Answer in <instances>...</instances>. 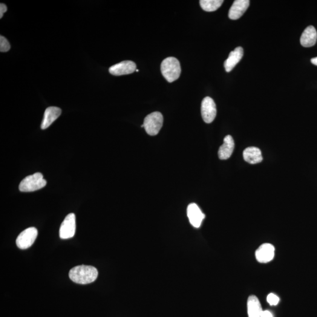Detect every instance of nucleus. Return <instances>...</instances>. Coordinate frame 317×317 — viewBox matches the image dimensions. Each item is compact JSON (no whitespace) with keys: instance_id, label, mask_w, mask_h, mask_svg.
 Returning <instances> with one entry per match:
<instances>
[{"instance_id":"1a4fd4ad","label":"nucleus","mask_w":317,"mask_h":317,"mask_svg":"<svg viewBox=\"0 0 317 317\" xmlns=\"http://www.w3.org/2000/svg\"><path fill=\"white\" fill-rule=\"evenodd\" d=\"M275 249L272 244L264 243L261 245L256 252V258L261 263H267L273 260Z\"/></svg>"},{"instance_id":"f8f14e48","label":"nucleus","mask_w":317,"mask_h":317,"mask_svg":"<svg viewBox=\"0 0 317 317\" xmlns=\"http://www.w3.org/2000/svg\"><path fill=\"white\" fill-rule=\"evenodd\" d=\"M235 149V142L230 135H227L224 139V142L219 148L218 155L221 160L228 159L231 157Z\"/></svg>"},{"instance_id":"412c9836","label":"nucleus","mask_w":317,"mask_h":317,"mask_svg":"<svg viewBox=\"0 0 317 317\" xmlns=\"http://www.w3.org/2000/svg\"><path fill=\"white\" fill-rule=\"evenodd\" d=\"M7 11V7L5 4L1 3L0 4V19H2L4 14Z\"/></svg>"},{"instance_id":"2eb2a0df","label":"nucleus","mask_w":317,"mask_h":317,"mask_svg":"<svg viewBox=\"0 0 317 317\" xmlns=\"http://www.w3.org/2000/svg\"><path fill=\"white\" fill-rule=\"evenodd\" d=\"M317 40V33L315 27L312 25L308 26L302 33L300 42L304 47H313L316 44Z\"/></svg>"},{"instance_id":"7ed1b4c3","label":"nucleus","mask_w":317,"mask_h":317,"mask_svg":"<svg viewBox=\"0 0 317 317\" xmlns=\"http://www.w3.org/2000/svg\"><path fill=\"white\" fill-rule=\"evenodd\" d=\"M47 184L41 173L28 176L20 183L19 189L22 192L36 191L44 187Z\"/></svg>"},{"instance_id":"aec40b11","label":"nucleus","mask_w":317,"mask_h":317,"mask_svg":"<svg viewBox=\"0 0 317 317\" xmlns=\"http://www.w3.org/2000/svg\"><path fill=\"white\" fill-rule=\"evenodd\" d=\"M267 301L270 305H276L278 304L279 298L275 294L270 293L267 296Z\"/></svg>"},{"instance_id":"a211bd4d","label":"nucleus","mask_w":317,"mask_h":317,"mask_svg":"<svg viewBox=\"0 0 317 317\" xmlns=\"http://www.w3.org/2000/svg\"><path fill=\"white\" fill-rule=\"evenodd\" d=\"M223 2V0H200V5L204 11L213 12L218 9Z\"/></svg>"},{"instance_id":"f03ea898","label":"nucleus","mask_w":317,"mask_h":317,"mask_svg":"<svg viewBox=\"0 0 317 317\" xmlns=\"http://www.w3.org/2000/svg\"><path fill=\"white\" fill-rule=\"evenodd\" d=\"M161 73L169 82H173L179 78L181 67L179 61L174 57H169L161 63Z\"/></svg>"},{"instance_id":"4be33fe9","label":"nucleus","mask_w":317,"mask_h":317,"mask_svg":"<svg viewBox=\"0 0 317 317\" xmlns=\"http://www.w3.org/2000/svg\"><path fill=\"white\" fill-rule=\"evenodd\" d=\"M263 317H273V316L270 311L266 310L263 311Z\"/></svg>"},{"instance_id":"4468645a","label":"nucleus","mask_w":317,"mask_h":317,"mask_svg":"<svg viewBox=\"0 0 317 317\" xmlns=\"http://www.w3.org/2000/svg\"><path fill=\"white\" fill-rule=\"evenodd\" d=\"M61 109L56 106H51L46 109L44 112V119L42 120L41 128L46 129L51 125L55 120L59 118L61 114Z\"/></svg>"},{"instance_id":"6e6552de","label":"nucleus","mask_w":317,"mask_h":317,"mask_svg":"<svg viewBox=\"0 0 317 317\" xmlns=\"http://www.w3.org/2000/svg\"><path fill=\"white\" fill-rule=\"evenodd\" d=\"M136 70V63L131 60H124L112 66L109 69V73L115 76L131 74Z\"/></svg>"},{"instance_id":"423d86ee","label":"nucleus","mask_w":317,"mask_h":317,"mask_svg":"<svg viewBox=\"0 0 317 317\" xmlns=\"http://www.w3.org/2000/svg\"><path fill=\"white\" fill-rule=\"evenodd\" d=\"M76 231V218L74 213L66 216L59 229L60 238L68 239L73 238Z\"/></svg>"},{"instance_id":"f3484780","label":"nucleus","mask_w":317,"mask_h":317,"mask_svg":"<svg viewBox=\"0 0 317 317\" xmlns=\"http://www.w3.org/2000/svg\"><path fill=\"white\" fill-rule=\"evenodd\" d=\"M243 158L245 161L250 164H257L263 160L260 149L256 147H249L243 151Z\"/></svg>"},{"instance_id":"6ab92c4d","label":"nucleus","mask_w":317,"mask_h":317,"mask_svg":"<svg viewBox=\"0 0 317 317\" xmlns=\"http://www.w3.org/2000/svg\"><path fill=\"white\" fill-rule=\"evenodd\" d=\"M11 46L8 40L4 37H0V51L2 53H5L10 50Z\"/></svg>"},{"instance_id":"b1692460","label":"nucleus","mask_w":317,"mask_h":317,"mask_svg":"<svg viewBox=\"0 0 317 317\" xmlns=\"http://www.w3.org/2000/svg\"><path fill=\"white\" fill-rule=\"evenodd\" d=\"M136 72H139V70H137Z\"/></svg>"},{"instance_id":"20e7f679","label":"nucleus","mask_w":317,"mask_h":317,"mask_svg":"<svg viewBox=\"0 0 317 317\" xmlns=\"http://www.w3.org/2000/svg\"><path fill=\"white\" fill-rule=\"evenodd\" d=\"M163 117L160 112H155L147 115L143 125L146 133L151 136L158 134L163 126Z\"/></svg>"},{"instance_id":"9d476101","label":"nucleus","mask_w":317,"mask_h":317,"mask_svg":"<svg viewBox=\"0 0 317 317\" xmlns=\"http://www.w3.org/2000/svg\"><path fill=\"white\" fill-rule=\"evenodd\" d=\"M187 213L190 224L196 228H198L205 218V215L201 211L199 207L197 204H190L187 207Z\"/></svg>"},{"instance_id":"f257e3e1","label":"nucleus","mask_w":317,"mask_h":317,"mask_svg":"<svg viewBox=\"0 0 317 317\" xmlns=\"http://www.w3.org/2000/svg\"><path fill=\"white\" fill-rule=\"evenodd\" d=\"M98 276L96 268L85 265L73 267L69 273L71 280L79 284H90L96 280Z\"/></svg>"},{"instance_id":"9b49d317","label":"nucleus","mask_w":317,"mask_h":317,"mask_svg":"<svg viewBox=\"0 0 317 317\" xmlns=\"http://www.w3.org/2000/svg\"><path fill=\"white\" fill-rule=\"evenodd\" d=\"M250 5L249 0H236L230 8L229 17L230 19L236 20L240 19L246 12Z\"/></svg>"},{"instance_id":"dca6fc26","label":"nucleus","mask_w":317,"mask_h":317,"mask_svg":"<svg viewBox=\"0 0 317 317\" xmlns=\"http://www.w3.org/2000/svg\"><path fill=\"white\" fill-rule=\"evenodd\" d=\"M247 313L249 317H263L260 301L255 296H251L247 300Z\"/></svg>"},{"instance_id":"39448f33","label":"nucleus","mask_w":317,"mask_h":317,"mask_svg":"<svg viewBox=\"0 0 317 317\" xmlns=\"http://www.w3.org/2000/svg\"><path fill=\"white\" fill-rule=\"evenodd\" d=\"M38 231L35 227H29L22 232L16 239L17 247L20 249H27L36 241Z\"/></svg>"},{"instance_id":"ddd939ff","label":"nucleus","mask_w":317,"mask_h":317,"mask_svg":"<svg viewBox=\"0 0 317 317\" xmlns=\"http://www.w3.org/2000/svg\"><path fill=\"white\" fill-rule=\"evenodd\" d=\"M244 51L243 48L237 47L230 53L228 59L224 62V68L227 73H230L236 65L240 61L242 57L243 56Z\"/></svg>"},{"instance_id":"0eeeda50","label":"nucleus","mask_w":317,"mask_h":317,"mask_svg":"<svg viewBox=\"0 0 317 317\" xmlns=\"http://www.w3.org/2000/svg\"><path fill=\"white\" fill-rule=\"evenodd\" d=\"M201 113L204 122L210 123L215 120L217 114L216 103L211 98H204L201 102Z\"/></svg>"},{"instance_id":"5701e85b","label":"nucleus","mask_w":317,"mask_h":317,"mask_svg":"<svg viewBox=\"0 0 317 317\" xmlns=\"http://www.w3.org/2000/svg\"><path fill=\"white\" fill-rule=\"evenodd\" d=\"M311 62L313 63V64L317 66V57L314 58V59H311Z\"/></svg>"}]
</instances>
